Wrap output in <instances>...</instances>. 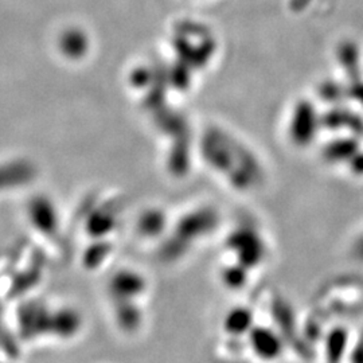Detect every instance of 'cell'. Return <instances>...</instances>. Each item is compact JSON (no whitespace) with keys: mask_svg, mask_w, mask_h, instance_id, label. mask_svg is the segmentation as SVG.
Listing matches in <instances>:
<instances>
[{"mask_svg":"<svg viewBox=\"0 0 363 363\" xmlns=\"http://www.w3.org/2000/svg\"><path fill=\"white\" fill-rule=\"evenodd\" d=\"M250 346L262 361H274L283 351L281 339L269 328H255L250 331Z\"/></svg>","mask_w":363,"mask_h":363,"instance_id":"cell-1","label":"cell"},{"mask_svg":"<svg viewBox=\"0 0 363 363\" xmlns=\"http://www.w3.org/2000/svg\"><path fill=\"white\" fill-rule=\"evenodd\" d=\"M252 327V318L247 312H235L228 319V331L232 334H244Z\"/></svg>","mask_w":363,"mask_h":363,"instance_id":"cell-2","label":"cell"}]
</instances>
